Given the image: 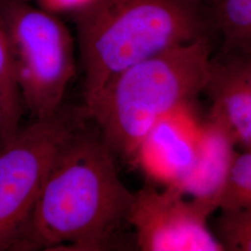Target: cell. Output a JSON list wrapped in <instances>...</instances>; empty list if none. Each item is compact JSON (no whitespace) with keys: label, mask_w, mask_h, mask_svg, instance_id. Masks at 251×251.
Returning <instances> with one entry per match:
<instances>
[{"label":"cell","mask_w":251,"mask_h":251,"mask_svg":"<svg viewBox=\"0 0 251 251\" xmlns=\"http://www.w3.org/2000/svg\"><path fill=\"white\" fill-rule=\"evenodd\" d=\"M133 201L115 154L90 118L58 153L12 251L135 248Z\"/></svg>","instance_id":"cell-1"},{"label":"cell","mask_w":251,"mask_h":251,"mask_svg":"<svg viewBox=\"0 0 251 251\" xmlns=\"http://www.w3.org/2000/svg\"><path fill=\"white\" fill-rule=\"evenodd\" d=\"M214 50L210 36L171 48L118 74L83 104L116 157L132 164L154 126L196 103L206 90Z\"/></svg>","instance_id":"cell-2"},{"label":"cell","mask_w":251,"mask_h":251,"mask_svg":"<svg viewBox=\"0 0 251 251\" xmlns=\"http://www.w3.org/2000/svg\"><path fill=\"white\" fill-rule=\"evenodd\" d=\"M74 15L84 75L83 104L133 64L212 36L205 7L186 0H95Z\"/></svg>","instance_id":"cell-3"},{"label":"cell","mask_w":251,"mask_h":251,"mask_svg":"<svg viewBox=\"0 0 251 251\" xmlns=\"http://www.w3.org/2000/svg\"><path fill=\"white\" fill-rule=\"evenodd\" d=\"M14 57L24 107L34 119L63 107L75 74V48L67 27L55 14L29 3L0 9Z\"/></svg>","instance_id":"cell-4"},{"label":"cell","mask_w":251,"mask_h":251,"mask_svg":"<svg viewBox=\"0 0 251 251\" xmlns=\"http://www.w3.org/2000/svg\"><path fill=\"white\" fill-rule=\"evenodd\" d=\"M89 120L84 105H63L0 146V251H12L58 153Z\"/></svg>","instance_id":"cell-5"},{"label":"cell","mask_w":251,"mask_h":251,"mask_svg":"<svg viewBox=\"0 0 251 251\" xmlns=\"http://www.w3.org/2000/svg\"><path fill=\"white\" fill-rule=\"evenodd\" d=\"M214 212L178 189L152 181L134 193L130 225L142 251H225L208 220Z\"/></svg>","instance_id":"cell-6"},{"label":"cell","mask_w":251,"mask_h":251,"mask_svg":"<svg viewBox=\"0 0 251 251\" xmlns=\"http://www.w3.org/2000/svg\"><path fill=\"white\" fill-rule=\"evenodd\" d=\"M192 103L164 117L145 136L132 164L147 180L162 187L175 186L194 166L202 121Z\"/></svg>","instance_id":"cell-7"},{"label":"cell","mask_w":251,"mask_h":251,"mask_svg":"<svg viewBox=\"0 0 251 251\" xmlns=\"http://www.w3.org/2000/svg\"><path fill=\"white\" fill-rule=\"evenodd\" d=\"M238 146L227 126L208 113L202 121L197 158L188 174L175 187L187 198L219 211L225 189Z\"/></svg>","instance_id":"cell-8"},{"label":"cell","mask_w":251,"mask_h":251,"mask_svg":"<svg viewBox=\"0 0 251 251\" xmlns=\"http://www.w3.org/2000/svg\"><path fill=\"white\" fill-rule=\"evenodd\" d=\"M251 58L213 54L206 92L209 114L233 135L238 148L251 149Z\"/></svg>","instance_id":"cell-9"},{"label":"cell","mask_w":251,"mask_h":251,"mask_svg":"<svg viewBox=\"0 0 251 251\" xmlns=\"http://www.w3.org/2000/svg\"><path fill=\"white\" fill-rule=\"evenodd\" d=\"M222 55L251 58V0H213L204 6Z\"/></svg>","instance_id":"cell-10"},{"label":"cell","mask_w":251,"mask_h":251,"mask_svg":"<svg viewBox=\"0 0 251 251\" xmlns=\"http://www.w3.org/2000/svg\"><path fill=\"white\" fill-rule=\"evenodd\" d=\"M24 103L16 77L9 35L0 15V112L3 118V144L17 133Z\"/></svg>","instance_id":"cell-11"},{"label":"cell","mask_w":251,"mask_h":251,"mask_svg":"<svg viewBox=\"0 0 251 251\" xmlns=\"http://www.w3.org/2000/svg\"><path fill=\"white\" fill-rule=\"evenodd\" d=\"M251 208V149L236 153L229 172L219 210Z\"/></svg>","instance_id":"cell-12"},{"label":"cell","mask_w":251,"mask_h":251,"mask_svg":"<svg viewBox=\"0 0 251 251\" xmlns=\"http://www.w3.org/2000/svg\"><path fill=\"white\" fill-rule=\"evenodd\" d=\"M212 229L225 251H251V208L219 210Z\"/></svg>","instance_id":"cell-13"},{"label":"cell","mask_w":251,"mask_h":251,"mask_svg":"<svg viewBox=\"0 0 251 251\" xmlns=\"http://www.w3.org/2000/svg\"><path fill=\"white\" fill-rule=\"evenodd\" d=\"M39 8L55 15L60 13L75 14L86 9L95 0H36Z\"/></svg>","instance_id":"cell-14"},{"label":"cell","mask_w":251,"mask_h":251,"mask_svg":"<svg viewBox=\"0 0 251 251\" xmlns=\"http://www.w3.org/2000/svg\"><path fill=\"white\" fill-rule=\"evenodd\" d=\"M29 1L30 0H0V9L10 5L20 4V3H29Z\"/></svg>","instance_id":"cell-15"},{"label":"cell","mask_w":251,"mask_h":251,"mask_svg":"<svg viewBox=\"0 0 251 251\" xmlns=\"http://www.w3.org/2000/svg\"><path fill=\"white\" fill-rule=\"evenodd\" d=\"M190 3H193L195 5H198V6H205L207 3L213 1V0H186Z\"/></svg>","instance_id":"cell-16"},{"label":"cell","mask_w":251,"mask_h":251,"mask_svg":"<svg viewBox=\"0 0 251 251\" xmlns=\"http://www.w3.org/2000/svg\"><path fill=\"white\" fill-rule=\"evenodd\" d=\"M3 129H4L3 118H2V115H1V112H0V146L3 144Z\"/></svg>","instance_id":"cell-17"},{"label":"cell","mask_w":251,"mask_h":251,"mask_svg":"<svg viewBox=\"0 0 251 251\" xmlns=\"http://www.w3.org/2000/svg\"></svg>","instance_id":"cell-18"}]
</instances>
